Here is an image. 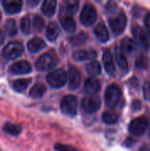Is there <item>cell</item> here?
<instances>
[{
  "label": "cell",
  "mask_w": 150,
  "mask_h": 151,
  "mask_svg": "<svg viewBox=\"0 0 150 151\" xmlns=\"http://www.w3.org/2000/svg\"><path fill=\"white\" fill-rule=\"evenodd\" d=\"M61 25L63 27V28L67 31V32H74L75 28H76V24L74 19L70 17V16H64L61 18Z\"/></svg>",
  "instance_id": "cb8c5ba5"
},
{
  "label": "cell",
  "mask_w": 150,
  "mask_h": 151,
  "mask_svg": "<svg viewBox=\"0 0 150 151\" xmlns=\"http://www.w3.org/2000/svg\"><path fill=\"white\" fill-rule=\"evenodd\" d=\"M103 61L106 72L111 76L114 75L115 72H116V68H115V65H114V61H113L111 52L109 50H104L103 55Z\"/></svg>",
  "instance_id": "5bb4252c"
},
{
  "label": "cell",
  "mask_w": 150,
  "mask_h": 151,
  "mask_svg": "<svg viewBox=\"0 0 150 151\" xmlns=\"http://www.w3.org/2000/svg\"><path fill=\"white\" fill-rule=\"evenodd\" d=\"M68 79H69V88L70 89H76L80 87L81 76H80V73L79 72V70L76 67L71 66L69 68Z\"/></svg>",
  "instance_id": "7c38bea8"
},
{
  "label": "cell",
  "mask_w": 150,
  "mask_h": 151,
  "mask_svg": "<svg viewBox=\"0 0 150 151\" xmlns=\"http://www.w3.org/2000/svg\"><path fill=\"white\" fill-rule=\"evenodd\" d=\"M73 58L77 61H85V60H90L96 58L97 53L94 50H77L73 52Z\"/></svg>",
  "instance_id": "2e32d148"
},
{
  "label": "cell",
  "mask_w": 150,
  "mask_h": 151,
  "mask_svg": "<svg viewBox=\"0 0 150 151\" xmlns=\"http://www.w3.org/2000/svg\"><path fill=\"white\" fill-rule=\"evenodd\" d=\"M126 22H127L126 15L122 12L109 19L110 27L111 28L112 33L115 35H119L124 32L126 27Z\"/></svg>",
  "instance_id": "277c9868"
},
{
  "label": "cell",
  "mask_w": 150,
  "mask_h": 151,
  "mask_svg": "<svg viewBox=\"0 0 150 151\" xmlns=\"http://www.w3.org/2000/svg\"><path fill=\"white\" fill-rule=\"evenodd\" d=\"M101 65L97 61H92L86 65L87 73L91 76H97L101 73Z\"/></svg>",
  "instance_id": "d4e9b609"
},
{
  "label": "cell",
  "mask_w": 150,
  "mask_h": 151,
  "mask_svg": "<svg viewBox=\"0 0 150 151\" xmlns=\"http://www.w3.org/2000/svg\"><path fill=\"white\" fill-rule=\"evenodd\" d=\"M135 42L129 37H125L121 42V51L125 54H132L135 51Z\"/></svg>",
  "instance_id": "ffe728a7"
},
{
  "label": "cell",
  "mask_w": 150,
  "mask_h": 151,
  "mask_svg": "<svg viewBox=\"0 0 150 151\" xmlns=\"http://www.w3.org/2000/svg\"><path fill=\"white\" fill-rule=\"evenodd\" d=\"M45 46H46V43L44 42V41L38 37H34V38L31 39L27 43L28 50L33 53L41 50L42 49L45 48Z\"/></svg>",
  "instance_id": "ac0fdd59"
},
{
  "label": "cell",
  "mask_w": 150,
  "mask_h": 151,
  "mask_svg": "<svg viewBox=\"0 0 150 151\" xmlns=\"http://www.w3.org/2000/svg\"><path fill=\"white\" fill-rule=\"evenodd\" d=\"M67 80L66 73L63 69H57L52 71L47 75V81L49 85L54 88H62Z\"/></svg>",
  "instance_id": "3957f363"
},
{
  "label": "cell",
  "mask_w": 150,
  "mask_h": 151,
  "mask_svg": "<svg viewBox=\"0 0 150 151\" xmlns=\"http://www.w3.org/2000/svg\"><path fill=\"white\" fill-rule=\"evenodd\" d=\"M94 33L96 36V38L102 42H106L109 39H110V35H109V31L106 27V26L103 23H100L98 24L94 30Z\"/></svg>",
  "instance_id": "e0dca14e"
},
{
  "label": "cell",
  "mask_w": 150,
  "mask_h": 151,
  "mask_svg": "<svg viewBox=\"0 0 150 151\" xmlns=\"http://www.w3.org/2000/svg\"><path fill=\"white\" fill-rule=\"evenodd\" d=\"M103 120L104 123L108 125H113L118 122V116L116 112L112 111H107L103 113Z\"/></svg>",
  "instance_id": "83f0119b"
},
{
  "label": "cell",
  "mask_w": 150,
  "mask_h": 151,
  "mask_svg": "<svg viewBox=\"0 0 150 151\" xmlns=\"http://www.w3.org/2000/svg\"><path fill=\"white\" fill-rule=\"evenodd\" d=\"M31 80L30 79H19V80H16L13 82V88L17 91V92H24L27 88L28 87V85L30 84Z\"/></svg>",
  "instance_id": "4316f807"
},
{
  "label": "cell",
  "mask_w": 150,
  "mask_h": 151,
  "mask_svg": "<svg viewBox=\"0 0 150 151\" xmlns=\"http://www.w3.org/2000/svg\"><path fill=\"white\" fill-rule=\"evenodd\" d=\"M88 37L85 33H80L79 35H73V36L70 37L69 41L72 45L78 46V45L84 44L88 41Z\"/></svg>",
  "instance_id": "f546056e"
},
{
  "label": "cell",
  "mask_w": 150,
  "mask_h": 151,
  "mask_svg": "<svg viewBox=\"0 0 150 151\" xmlns=\"http://www.w3.org/2000/svg\"><path fill=\"white\" fill-rule=\"evenodd\" d=\"M144 24H145L146 30H147L148 35H149V38H150V13H149V14H147V15H146L145 19H144Z\"/></svg>",
  "instance_id": "f35d334b"
},
{
  "label": "cell",
  "mask_w": 150,
  "mask_h": 151,
  "mask_svg": "<svg viewBox=\"0 0 150 151\" xmlns=\"http://www.w3.org/2000/svg\"><path fill=\"white\" fill-rule=\"evenodd\" d=\"M142 108V104L140 100L138 99H134L132 103V109L133 111H141Z\"/></svg>",
  "instance_id": "8d00e7d4"
},
{
  "label": "cell",
  "mask_w": 150,
  "mask_h": 151,
  "mask_svg": "<svg viewBox=\"0 0 150 151\" xmlns=\"http://www.w3.org/2000/svg\"><path fill=\"white\" fill-rule=\"evenodd\" d=\"M80 5V0H65V9L69 14L77 12Z\"/></svg>",
  "instance_id": "4dcf8cb0"
},
{
  "label": "cell",
  "mask_w": 150,
  "mask_h": 151,
  "mask_svg": "<svg viewBox=\"0 0 150 151\" xmlns=\"http://www.w3.org/2000/svg\"><path fill=\"white\" fill-rule=\"evenodd\" d=\"M58 34H59V31H58L57 27L54 23H50L48 26L47 31H46V36L49 39V41L55 42L57 38L58 37Z\"/></svg>",
  "instance_id": "484cf974"
},
{
  "label": "cell",
  "mask_w": 150,
  "mask_h": 151,
  "mask_svg": "<svg viewBox=\"0 0 150 151\" xmlns=\"http://www.w3.org/2000/svg\"><path fill=\"white\" fill-rule=\"evenodd\" d=\"M106 9H107V11L110 12H114L118 9V5H117V4H116L115 2L110 1V2L108 3V4L106 5Z\"/></svg>",
  "instance_id": "74e56055"
},
{
  "label": "cell",
  "mask_w": 150,
  "mask_h": 151,
  "mask_svg": "<svg viewBox=\"0 0 150 151\" xmlns=\"http://www.w3.org/2000/svg\"><path fill=\"white\" fill-rule=\"evenodd\" d=\"M20 28L25 35H28L31 31L30 18L28 16H24L20 20Z\"/></svg>",
  "instance_id": "1f68e13d"
},
{
  "label": "cell",
  "mask_w": 150,
  "mask_h": 151,
  "mask_svg": "<svg viewBox=\"0 0 150 151\" xmlns=\"http://www.w3.org/2000/svg\"><path fill=\"white\" fill-rule=\"evenodd\" d=\"M135 65H136L137 68L141 69V70L147 69V68H148V58H147L145 56H143V55L140 56V57L137 58V59H136Z\"/></svg>",
  "instance_id": "836d02e7"
},
{
  "label": "cell",
  "mask_w": 150,
  "mask_h": 151,
  "mask_svg": "<svg viewBox=\"0 0 150 151\" xmlns=\"http://www.w3.org/2000/svg\"><path fill=\"white\" fill-rule=\"evenodd\" d=\"M96 18L97 12L95 8L90 4H85L80 13V22L86 27H90L95 22Z\"/></svg>",
  "instance_id": "52a82bcc"
},
{
  "label": "cell",
  "mask_w": 150,
  "mask_h": 151,
  "mask_svg": "<svg viewBox=\"0 0 150 151\" xmlns=\"http://www.w3.org/2000/svg\"><path fill=\"white\" fill-rule=\"evenodd\" d=\"M55 150L57 151H79L76 148L65 144L57 143L55 144Z\"/></svg>",
  "instance_id": "e575fe53"
},
{
  "label": "cell",
  "mask_w": 150,
  "mask_h": 151,
  "mask_svg": "<svg viewBox=\"0 0 150 151\" xmlns=\"http://www.w3.org/2000/svg\"><path fill=\"white\" fill-rule=\"evenodd\" d=\"M121 97H122V91L118 85L111 84L107 88L105 91L104 99H105V104L108 107L115 108L118 104Z\"/></svg>",
  "instance_id": "6da1fadb"
},
{
  "label": "cell",
  "mask_w": 150,
  "mask_h": 151,
  "mask_svg": "<svg viewBox=\"0 0 150 151\" xmlns=\"http://www.w3.org/2000/svg\"><path fill=\"white\" fill-rule=\"evenodd\" d=\"M28 5H30L31 7H34L35 5H37L40 2V0H27Z\"/></svg>",
  "instance_id": "60d3db41"
},
{
  "label": "cell",
  "mask_w": 150,
  "mask_h": 151,
  "mask_svg": "<svg viewBox=\"0 0 150 151\" xmlns=\"http://www.w3.org/2000/svg\"><path fill=\"white\" fill-rule=\"evenodd\" d=\"M138 151H150V149L148 148V147H142V148H141Z\"/></svg>",
  "instance_id": "7bdbcfd3"
},
{
  "label": "cell",
  "mask_w": 150,
  "mask_h": 151,
  "mask_svg": "<svg viewBox=\"0 0 150 151\" xmlns=\"http://www.w3.org/2000/svg\"><path fill=\"white\" fill-rule=\"evenodd\" d=\"M57 7L56 0H44L43 4L42 6V12L48 17H51L54 15Z\"/></svg>",
  "instance_id": "d6986e66"
},
{
  "label": "cell",
  "mask_w": 150,
  "mask_h": 151,
  "mask_svg": "<svg viewBox=\"0 0 150 151\" xmlns=\"http://www.w3.org/2000/svg\"><path fill=\"white\" fill-rule=\"evenodd\" d=\"M143 96L145 100L150 101V81H146L143 85Z\"/></svg>",
  "instance_id": "d590c367"
},
{
  "label": "cell",
  "mask_w": 150,
  "mask_h": 151,
  "mask_svg": "<svg viewBox=\"0 0 150 151\" xmlns=\"http://www.w3.org/2000/svg\"><path fill=\"white\" fill-rule=\"evenodd\" d=\"M4 29H5V33L7 34V35L11 36V37L15 36L18 33V28H17V25H16L15 20L12 19H8L5 23Z\"/></svg>",
  "instance_id": "f1b7e54d"
},
{
  "label": "cell",
  "mask_w": 150,
  "mask_h": 151,
  "mask_svg": "<svg viewBox=\"0 0 150 151\" xmlns=\"http://www.w3.org/2000/svg\"><path fill=\"white\" fill-rule=\"evenodd\" d=\"M133 35L137 44L145 50H148L150 47L149 39L146 32L139 26L134 25L133 27Z\"/></svg>",
  "instance_id": "30bf717a"
},
{
  "label": "cell",
  "mask_w": 150,
  "mask_h": 151,
  "mask_svg": "<svg viewBox=\"0 0 150 151\" xmlns=\"http://www.w3.org/2000/svg\"><path fill=\"white\" fill-rule=\"evenodd\" d=\"M1 18H2V15H1V12H0V20H1Z\"/></svg>",
  "instance_id": "ee69618b"
},
{
  "label": "cell",
  "mask_w": 150,
  "mask_h": 151,
  "mask_svg": "<svg viewBox=\"0 0 150 151\" xmlns=\"http://www.w3.org/2000/svg\"><path fill=\"white\" fill-rule=\"evenodd\" d=\"M115 56H116V60L118 62V66L120 69L123 71H127L128 70V61L125 56V54L121 51V50L118 47H116L115 49Z\"/></svg>",
  "instance_id": "44dd1931"
},
{
  "label": "cell",
  "mask_w": 150,
  "mask_h": 151,
  "mask_svg": "<svg viewBox=\"0 0 150 151\" xmlns=\"http://www.w3.org/2000/svg\"><path fill=\"white\" fill-rule=\"evenodd\" d=\"M4 34L3 32L0 30V45L4 42Z\"/></svg>",
  "instance_id": "b9f144b4"
},
{
  "label": "cell",
  "mask_w": 150,
  "mask_h": 151,
  "mask_svg": "<svg viewBox=\"0 0 150 151\" xmlns=\"http://www.w3.org/2000/svg\"><path fill=\"white\" fill-rule=\"evenodd\" d=\"M149 127V120L146 117L141 116L133 119L128 127L129 132L135 136L142 135Z\"/></svg>",
  "instance_id": "5b68a950"
},
{
  "label": "cell",
  "mask_w": 150,
  "mask_h": 151,
  "mask_svg": "<svg viewBox=\"0 0 150 151\" xmlns=\"http://www.w3.org/2000/svg\"><path fill=\"white\" fill-rule=\"evenodd\" d=\"M135 142H136V141H135L133 138L128 137V138L126 139V141L125 142L124 145H125L126 147H127V148H131V147H133V146L134 145Z\"/></svg>",
  "instance_id": "ab89813d"
},
{
  "label": "cell",
  "mask_w": 150,
  "mask_h": 151,
  "mask_svg": "<svg viewBox=\"0 0 150 151\" xmlns=\"http://www.w3.org/2000/svg\"><path fill=\"white\" fill-rule=\"evenodd\" d=\"M81 106L85 112L93 114L95 113L101 107V100L97 96L89 95L84 97L81 101Z\"/></svg>",
  "instance_id": "ba28073f"
},
{
  "label": "cell",
  "mask_w": 150,
  "mask_h": 151,
  "mask_svg": "<svg viewBox=\"0 0 150 151\" xmlns=\"http://www.w3.org/2000/svg\"><path fill=\"white\" fill-rule=\"evenodd\" d=\"M60 108L64 114L70 116V117H74L78 112L77 98L72 95L65 96L61 101Z\"/></svg>",
  "instance_id": "7a4b0ae2"
},
{
  "label": "cell",
  "mask_w": 150,
  "mask_h": 151,
  "mask_svg": "<svg viewBox=\"0 0 150 151\" xmlns=\"http://www.w3.org/2000/svg\"><path fill=\"white\" fill-rule=\"evenodd\" d=\"M32 71V67L27 61H19L10 66V72L13 74H27Z\"/></svg>",
  "instance_id": "8fae6325"
},
{
  "label": "cell",
  "mask_w": 150,
  "mask_h": 151,
  "mask_svg": "<svg viewBox=\"0 0 150 151\" xmlns=\"http://www.w3.org/2000/svg\"><path fill=\"white\" fill-rule=\"evenodd\" d=\"M33 25L36 31L40 32L42 30L43 27H44V20L40 16V15H35L34 17V21H33Z\"/></svg>",
  "instance_id": "d6a6232c"
},
{
  "label": "cell",
  "mask_w": 150,
  "mask_h": 151,
  "mask_svg": "<svg viewBox=\"0 0 150 151\" xmlns=\"http://www.w3.org/2000/svg\"><path fill=\"white\" fill-rule=\"evenodd\" d=\"M57 60L50 53H45L42 55L36 61L35 66L39 71H49L55 67Z\"/></svg>",
  "instance_id": "9c48e42d"
},
{
  "label": "cell",
  "mask_w": 150,
  "mask_h": 151,
  "mask_svg": "<svg viewBox=\"0 0 150 151\" xmlns=\"http://www.w3.org/2000/svg\"><path fill=\"white\" fill-rule=\"evenodd\" d=\"M23 53V45L19 42H11L3 50L2 55L4 58L11 60L19 58Z\"/></svg>",
  "instance_id": "8992f818"
},
{
  "label": "cell",
  "mask_w": 150,
  "mask_h": 151,
  "mask_svg": "<svg viewBox=\"0 0 150 151\" xmlns=\"http://www.w3.org/2000/svg\"><path fill=\"white\" fill-rule=\"evenodd\" d=\"M84 89L88 95H95L101 90V83L95 78H88L85 82Z\"/></svg>",
  "instance_id": "9a60e30c"
},
{
  "label": "cell",
  "mask_w": 150,
  "mask_h": 151,
  "mask_svg": "<svg viewBox=\"0 0 150 151\" xmlns=\"http://www.w3.org/2000/svg\"><path fill=\"white\" fill-rule=\"evenodd\" d=\"M3 130H4V133L8 134L10 135L17 136V135H19L21 133L22 128L18 124H13V123H11V122H7L3 127Z\"/></svg>",
  "instance_id": "603a6c76"
},
{
  "label": "cell",
  "mask_w": 150,
  "mask_h": 151,
  "mask_svg": "<svg viewBox=\"0 0 150 151\" xmlns=\"http://www.w3.org/2000/svg\"><path fill=\"white\" fill-rule=\"evenodd\" d=\"M149 138H150V129H149Z\"/></svg>",
  "instance_id": "f6af8a7d"
},
{
  "label": "cell",
  "mask_w": 150,
  "mask_h": 151,
  "mask_svg": "<svg viewBox=\"0 0 150 151\" xmlns=\"http://www.w3.org/2000/svg\"><path fill=\"white\" fill-rule=\"evenodd\" d=\"M45 92H46V87L42 83H37V84L34 85L32 87V88L30 89L29 96L32 98L39 99L44 96Z\"/></svg>",
  "instance_id": "7402d4cb"
},
{
  "label": "cell",
  "mask_w": 150,
  "mask_h": 151,
  "mask_svg": "<svg viewBox=\"0 0 150 151\" xmlns=\"http://www.w3.org/2000/svg\"><path fill=\"white\" fill-rule=\"evenodd\" d=\"M3 6L8 13L15 14L21 11L22 0H4Z\"/></svg>",
  "instance_id": "4fadbf2b"
}]
</instances>
